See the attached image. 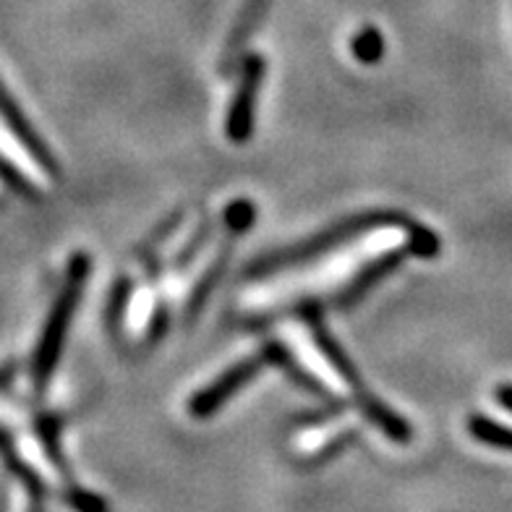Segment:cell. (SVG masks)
<instances>
[{
  "label": "cell",
  "instance_id": "7",
  "mask_svg": "<svg viewBox=\"0 0 512 512\" xmlns=\"http://www.w3.org/2000/svg\"><path fill=\"white\" fill-rule=\"evenodd\" d=\"M408 254H411V249H408V246H403V249L387 251L384 256H377L374 262L366 264L364 270L358 272L351 283L345 285L343 293L337 296V306H340V309H351L353 304H358V301H361V298H364L366 293L374 288V285H379L384 277L392 275V272L398 270Z\"/></svg>",
  "mask_w": 512,
  "mask_h": 512
},
{
  "label": "cell",
  "instance_id": "14",
  "mask_svg": "<svg viewBox=\"0 0 512 512\" xmlns=\"http://www.w3.org/2000/svg\"><path fill=\"white\" fill-rule=\"evenodd\" d=\"M497 398H499V403H502V405H505V408H510V411H512V387H499Z\"/></svg>",
  "mask_w": 512,
  "mask_h": 512
},
{
  "label": "cell",
  "instance_id": "5",
  "mask_svg": "<svg viewBox=\"0 0 512 512\" xmlns=\"http://www.w3.org/2000/svg\"><path fill=\"white\" fill-rule=\"evenodd\" d=\"M264 79V58L262 55H249L243 63L241 84H238L233 102H230L228 121H225V134L230 142L243 144L249 142L254 134L256 121V100H259V89Z\"/></svg>",
  "mask_w": 512,
  "mask_h": 512
},
{
  "label": "cell",
  "instance_id": "1",
  "mask_svg": "<svg viewBox=\"0 0 512 512\" xmlns=\"http://www.w3.org/2000/svg\"><path fill=\"white\" fill-rule=\"evenodd\" d=\"M403 223V217L398 212H364V215H351L340 220V223L330 225L327 230L317 233V236L306 238V241L296 243V246H288V249H280L275 254H267L262 256L259 262H254L246 270V277L251 280H262V277H272L277 272L290 270V267H301V264H309L319 256H324L330 249L335 246H345V243L356 241V238L366 236L371 230L377 228H387V225H400Z\"/></svg>",
  "mask_w": 512,
  "mask_h": 512
},
{
  "label": "cell",
  "instance_id": "3",
  "mask_svg": "<svg viewBox=\"0 0 512 512\" xmlns=\"http://www.w3.org/2000/svg\"><path fill=\"white\" fill-rule=\"evenodd\" d=\"M306 324H309L311 335H314V340H317L322 356L330 361L332 369L337 371V377L343 379L345 387L351 390L353 400H356V405L366 416V421H371L374 426H379V429H382V432L392 439V442L405 445V442L411 439V426L405 424V418L398 416L395 411H390V408H387V405L377 398V395H371V392L366 390L361 371L356 369V364H353L351 358H348V353L343 351V345L337 343L335 337L330 335V330L324 327V322L319 319V314L309 311V314H306Z\"/></svg>",
  "mask_w": 512,
  "mask_h": 512
},
{
  "label": "cell",
  "instance_id": "11",
  "mask_svg": "<svg viewBox=\"0 0 512 512\" xmlns=\"http://www.w3.org/2000/svg\"><path fill=\"white\" fill-rule=\"evenodd\" d=\"M254 220H256V207L251 202L230 204L228 212H225V223H228V228L233 230L236 236H241L243 230L249 228Z\"/></svg>",
  "mask_w": 512,
  "mask_h": 512
},
{
  "label": "cell",
  "instance_id": "8",
  "mask_svg": "<svg viewBox=\"0 0 512 512\" xmlns=\"http://www.w3.org/2000/svg\"><path fill=\"white\" fill-rule=\"evenodd\" d=\"M267 6H270V0H246V3H243L241 14H238L236 24H233V32H230L228 42H225L223 61H220L223 63V71H230V63H236L243 45L249 42V37L256 32L262 16L267 14Z\"/></svg>",
  "mask_w": 512,
  "mask_h": 512
},
{
  "label": "cell",
  "instance_id": "6",
  "mask_svg": "<svg viewBox=\"0 0 512 512\" xmlns=\"http://www.w3.org/2000/svg\"><path fill=\"white\" fill-rule=\"evenodd\" d=\"M0 118H3V123L8 126V131L14 134L16 142L27 149V155L32 157V160L37 162V165H40V168L45 170L48 176H53V178L61 176L58 162H55L50 147L42 142L40 136H37V131L32 128L29 118L21 113V108L14 102V97L8 95V89L3 87V84H0Z\"/></svg>",
  "mask_w": 512,
  "mask_h": 512
},
{
  "label": "cell",
  "instance_id": "2",
  "mask_svg": "<svg viewBox=\"0 0 512 512\" xmlns=\"http://www.w3.org/2000/svg\"><path fill=\"white\" fill-rule=\"evenodd\" d=\"M89 262L87 254H76L68 264L66 280H63V288L55 298L53 309H50V317L45 322V330H42L40 343H37V351H34V364H32V382L34 390L45 392L53 377L55 366L61 361L63 343H66L68 327L74 322V311L79 306L81 288L87 283L89 277Z\"/></svg>",
  "mask_w": 512,
  "mask_h": 512
},
{
  "label": "cell",
  "instance_id": "9",
  "mask_svg": "<svg viewBox=\"0 0 512 512\" xmlns=\"http://www.w3.org/2000/svg\"><path fill=\"white\" fill-rule=\"evenodd\" d=\"M384 53V37L374 27H366L353 37V55L361 63H377Z\"/></svg>",
  "mask_w": 512,
  "mask_h": 512
},
{
  "label": "cell",
  "instance_id": "12",
  "mask_svg": "<svg viewBox=\"0 0 512 512\" xmlns=\"http://www.w3.org/2000/svg\"><path fill=\"white\" fill-rule=\"evenodd\" d=\"M68 499H71V505L79 512H105V502L100 497H95V494L79 489V486H71Z\"/></svg>",
  "mask_w": 512,
  "mask_h": 512
},
{
  "label": "cell",
  "instance_id": "16",
  "mask_svg": "<svg viewBox=\"0 0 512 512\" xmlns=\"http://www.w3.org/2000/svg\"><path fill=\"white\" fill-rule=\"evenodd\" d=\"M6 442H8V434H6V432H3V429H0V447L6 445Z\"/></svg>",
  "mask_w": 512,
  "mask_h": 512
},
{
  "label": "cell",
  "instance_id": "10",
  "mask_svg": "<svg viewBox=\"0 0 512 512\" xmlns=\"http://www.w3.org/2000/svg\"><path fill=\"white\" fill-rule=\"evenodd\" d=\"M471 434L473 437H479L481 442L494 447H507L512 450V429H505V426L494 424L489 418L473 416L471 418Z\"/></svg>",
  "mask_w": 512,
  "mask_h": 512
},
{
  "label": "cell",
  "instance_id": "4",
  "mask_svg": "<svg viewBox=\"0 0 512 512\" xmlns=\"http://www.w3.org/2000/svg\"><path fill=\"white\" fill-rule=\"evenodd\" d=\"M267 366H270V353L264 348V351H259L256 356L243 358V361L233 364L230 369H225L215 382H209L204 390H199L194 398H191V416L207 418L212 416V413H217L233 395H236V392H241L251 379L259 377Z\"/></svg>",
  "mask_w": 512,
  "mask_h": 512
},
{
  "label": "cell",
  "instance_id": "15",
  "mask_svg": "<svg viewBox=\"0 0 512 512\" xmlns=\"http://www.w3.org/2000/svg\"><path fill=\"white\" fill-rule=\"evenodd\" d=\"M11 374H14V371H11V369L0 371V387H3V384H8V379H11Z\"/></svg>",
  "mask_w": 512,
  "mask_h": 512
},
{
  "label": "cell",
  "instance_id": "13",
  "mask_svg": "<svg viewBox=\"0 0 512 512\" xmlns=\"http://www.w3.org/2000/svg\"><path fill=\"white\" fill-rule=\"evenodd\" d=\"M0 178H3V181H6V183H11V186H14V189L19 191V194L37 196V194H34L32 183H29L24 176H21V173H16V170L11 168V165H8L6 160H0Z\"/></svg>",
  "mask_w": 512,
  "mask_h": 512
}]
</instances>
